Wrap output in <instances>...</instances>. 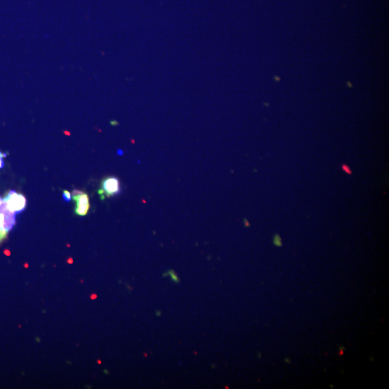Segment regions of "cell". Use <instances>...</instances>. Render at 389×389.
<instances>
[{"instance_id": "6da1fadb", "label": "cell", "mask_w": 389, "mask_h": 389, "mask_svg": "<svg viewBox=\"0 0 389 389\" xmlns=\"http://www.w3.org/2000/svg\"><path fill=\"white\" fill-rule=\"evenodd\" d=\"M9 211L17 214L26 209L27 201L23 195L17 193L16 191L11 190L3 199Z\"/></svg>"}, {"instance_id": "7a4b0ae2", "label": "cell", "mask_w": 389, "mask_h": 389, "mask_svg": "<svg viewBox=\"0 0 389 389\" xmlns=\"http://www.w3.org/2000/svg\"><path fill=\"white\" fill-rule=\"evenodd\" d=\"M72 199L77 203L75 212L80 216H85L88 213L89 208V199L88 195L81 191L75 190L72 192Z\"/></svg>"}, {"instance_id": "3957f363", "label": "cell", "mask_w": 389, "mask_h": 389, "mask_svg": "<svg viewBox=\"0 0 389 389\" xmlns=\"http://www.w3.org/2000/svg\"><path fill=\"white\" fill-rule=\"evenodd\" d=\"M119 192H120V183H119L118 179L110 177L103 180L99 193L101 196L106 195L107 197H110V196L118 194Z\"/></svg>"}, {"instance_id": "277c9868", "label": "cell", "mask_w": 389, "mask_h": 389, "mask_svg": "<svg viewBox=\"0 0 389 389\" xmlns=\"http://www.w3.org/2000/svg\"><path fill=\"white\" fill-rule=\"evenodd\" d=\"M273 244H274L275 246L278 247V248L283 246L282 239L279 234H275L274 237H273Z\"/></svg>"}, {"instance_id": "5b68a950", "label": "cell", "mask_w": 389, "mask_h": 389, "mask_svg": "<svg viewBox=\"0 0 389 389\" xmlns=\"http://www.w3.org/2000/svg\"><path fill=\"white\" fill-rule=\"evenodd\" d=\"M167 275H169V276H171V279L173 280V281L175 282V283H178L179 282H180V280H179L178 276H177L176 274H175L174 271H168V273H165V274L164 275V276H167Z\"/></svg>"}, {"instance_id": "8992f818", "label": "cell", "mask_w": 389, "mask_h": 389, "mask_svg": "<svg viewBox=\"0 0 389 389\" xmlns=\"http://www.w3.org/2000/svg\"><path fill=\"white\" fill-rule=\"evenodd\" d=\"M63 199H64L65 201H71V193H70L69 191H67V190L64 191V192H63Z\"/></svg>"}, {"instance_id": "52a82bcc", "label": "cell", "mask_w": 389, "mask_h": 389, "mask_svg": "<svg viewBox=\"0 0 389 389\" xmlns=\"http://www.w3.org/2000/svg\"><path fill=\"white\" fill-rule=\"evenodd\" d=\"M342 169H343V171H344L345 173H346L347 174L352 175V173H353V172L350 169V167H349L348 165H346V164H343V165L342 166Z\"/></svg>"}, {"instance_id": "ba28073f", "label": "cell", "mask_w": 389, "mask_h": 389, "mask_svg": "<svg viewBox=\"0 0 389 389\" xmlns=\"http://www.w3.org/2000/svg\"><path fill=\"white\" fill-rule=\"evenodd\" d=\"M8 232L6 231L0 230V242L4 241L5 239H6L7 236H8Z\"/></svg>"}, {"instance_id": "9c48e42d", "label": "cell", "mask_w": 389, "mask_h": 389, "mask_svg": "<svg viewBox=\"0 0 389 389\" xmlns=\"http://www.w3.org/2000/svg\"><path fill=\"white\" fill-rule=\"evenodd\" d=\"M5 157H6V154H3L0 152V169L3 168V166L5 165L4 160H3V158H4Z\"/></svg>"}, {"instance_id": "30bf717a", "label": "cell", "mask_w": 389, "mask_h": 389, "mask_svg": "<svg viewBox=\"0 0 389 389\" xmlns=\"http://www.w3.org/2000/svg\"><path fill=\"white\" fill-rule=\"evenodd\" d=\"M285 362H289V363H290V360L288 359V357H286L285 358Z\"/></svg>"}, {"instance_id": "8fae6325", "label": "cell", "mask_w": 389, "mask_h": 389, "mask_svg": "<svg viewBox=\"0 0 389 389\" xmlns=\"http://www.w3.org/2000/svg\"><path fill=\"white\" fill-rule=\"evenodd\" d=\"M2 202H3V199L0 198V205H1Z\"/></svg>"}]
</instances>
